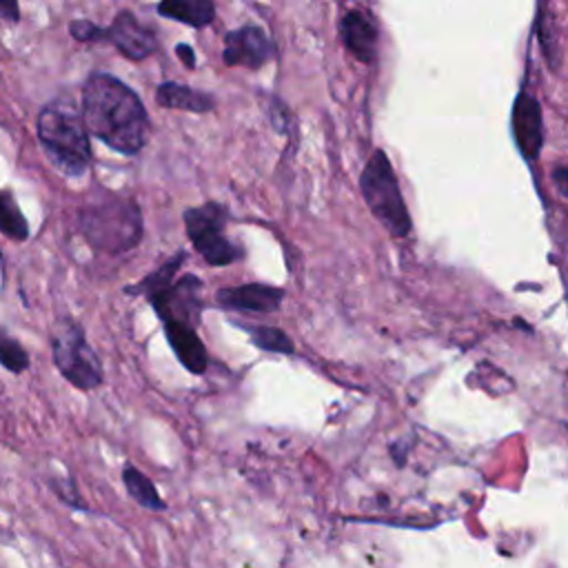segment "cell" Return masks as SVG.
Listing matches in <instances>:
<instances>
[{"mask_svg":"<svg viewBox=\"0 0 568 568\" xmlns=\"http://www.w3.org/2000/svg\"><path fill=\"white\" fill-rule=\"evenodd\" d=\"M182 257H184L182 253L175 255L171 262L162 264L155 273H151L144 282H140L138 286H131L126 291L131 295H135L140 291L153 302L158 315L164 322L166 337H169L175 355L191 373L200 375V373H204L206 359H209L204 344L195 333V324H197V315H200L202 282L195 280L193 275H184L175 284L171 282Z\"/></svg>","mask_w":568,"mask_h":568,"instance_id":"1","label":"cell"},{"mask_svg":"<svg viewBox=\"0 0 568 568\" xmlns=\"http://www.w3.org/2000/svg\"><path fill=\"white\" fill-rule=\"evenodd\" d=\"M82 122L106 146L133 155L149 138V115L133 89L109 73H93L82 89Z\"/></svg>","mask_w":568,"mask_h":568,"instance_id":"2","label":"cell"},{"mask_svg":"<svg viewBox=\"0 0 568 568\" xmlns=\"http://www.w3.org/2000/svg\"><path fill=\"white\" fill-rule=\"evenodd\" d=\"M38 138L53 162L64 175L78 178L91 164L89 133L82 115L69 104H47L38 115Z\"/></svg>","mask_w":568,"mask_h":568,"instance_id":"3","label":"cell"},{"mask_svg":"<svg viewBox=\"0 0 568 568\" xmlns=\"http://www.w3.org/2000/svg\"><path fill=\"white\" fill-rule=\"evenodd\" d=\"M80 231L95 251H129L142 235L140 211L133 200L111 197L80 211Z\"/></svg>","mask_w":568,"mask_h":568,"instance_id":"4","label":"cell"},{"mask_svg":"<svg viewBox=\"0 0 568 568\" xmlns=\"http://www.w3.org/2000/svg\"><path fill=\"white\" fill-rule=\"evenodd\" d=\"M359 189L375 220L393 237H406L410 233L408 209L404 204L393 166L382 149L373 151V155L368 158L359 178Z\"/></svg>","mask_w":568,"mask_h":568,"instance_id":"5","label":"cell"},{"mask_svg":"<svg viewBox=\"0 0 568 568\" xmlns=\"http://www.w3.org/2000/svg\"><path fill=\"white\" fill-rule=\"evenodd\" d=\"M51 355L60 375L80 390L98 388L104 379L102 364L82 326L71 317L58 320L51 331Z\"/></svg>","mask_w":568,"mask_h":568,"instance_id":"6","label":"cell"},{"mask_svg":"<svg viewBox=\"0 0 568 568\" xmlns=\"http://www.w3.org/2000/svg\"><path fill=\"white\" fill-rule=\"evenodd\" d=\"M186 235L195 251L213 266H226L242 257V248L235 246L226 235V209L217 202H206L202 206L189 209L184 213Z\"/></svg>","mask_w":568,"mask_h":568,"instance_id":"7","label":"cell"},{"mask_svg":"<svg viewBox=\"0 0 568 568\" xmlns=\"http://www.w3.org/2000/svg\"><path fill=\"white\" fill-rule=\"evenodd\" d=\"M273 42L264 29L246 24L231 33L224 40V64L226 67H246L260 69L273 58Z\"/></svg>","mask_w":568,"mask_h":568,"instance_id":"8","label":"cell"},{"mask_svg":"<svg viewBox=\"0 0 568 568\" xmlns=\"http://www.w3.org/2000/svg\"><path fill=\"white\" fill-rule=\"evenodd\" d=\"M102 40H109L129 60L149 58L158 49L155 33L138 22L131 11H120L113 22L102 29Z\"/></svg>","mask_w":568,"mask_h":568,"instance_id":"9","label":"cell"},{"mask_svg":"<svg viewBox=\"0 0 568 568\" xmlns=\"http://www.w3.org/2000/svg\"><path fill=\"white\" fill-rule=\"evenodd\" d=\"M284 300V291L277 286H266V284H242V286H231V288H220L217 291V302L224 308L231 311H253V313H273L280 308Z\"/></svg>","mask_w":568,"mask_h":568,"instance_id":"10","label":"cell"},{"mask_svg":"<svg viewBox=\"0 0 568 568\" xmlns=\"http://www.w3.org/2000/svg\"><path fill=\"white\" fill-rule=\"evenodd\" d=\"M513 135L519 151L528 160H535L541 149V109L539 102L528 93H519L515 100Z\"/></svg>","mask_w":568,"mask_h":568,"instance_id":"11","label":"cell"},{"mask_svg":"<svg viewBox=\"0 0 568 568\" xmlns=\"http://www.w3.org/2000/svg\"><path fill=\"white\" fill-rule=\"evenodd\" d=\"M339 33L346 49L359 62H373L377 51V27L364 11H348L339 22Z\"/></svg>","mask_w":568,"mask_h":568,"instance_id":"12","label":"cell"},{"mask_svg":"<svg viewBox=\"0 0 568 568\" xmlns=\"http://www.w3.org/2000/svg\"><path fill=\"white\" fill-rule=\"evenodd\" d=\"M155 100L160 106L184 109V111H193V113L211 111L215 104V100L209 93L195 91V89H191L186 84H178V82L160 84L155 91Z\"/></svg>","mask_w":568,"mask_h":568,"instance_id":"13","label":"cell"},{"mask_svg":"<svg viewBox=\"0 0 568 568\" xmlns=\"http://www.w3.org/2000/svg\"><path fill=\"white\" fill-rule=\"evenodd\" d=\"M158 13L189 27H206L215 18L213 0H162Z\"/></svg>","mask_w":568,"mask_h":568,"instance_id":"14","label":"cell"},{"mask_svg":"<svg viewBox=\"0 0 568 568\" xmlns=\"http://www.w3.org/2000/svg\"><path fill=\"white\" fill-rule=\"evenodd\" d=\"M0 233L16 242L29 237V222L9 189H0Z\"/></svg>","mask_w":568,"mask_h":568,"instance_id":"15","label":"cell"},{"mask_svg":"<svg viewBox=\"0 0 568 568\" xmlns=\"http://www.w3.org/2000/svg\"><path fill=\"white\" fill-rule=\"evenodd\" d=\"M122 481H124L129 495H131L142 508H149V510H164V501H162L160 495L155 493L151 479L144 477L135 466L126 464V466L122 468Z\"/></svg>","mask_w":568,"mask_h":568,"instance_id":"16","label":"cell"},{"mask_svg":"<svg viewBox=\"0 0 568 568\" xmlns=\"http://www.w3.org/2000/svg\"><path fill=\"white\" fill-rule=\"evenodd\" d=\"M257 348L271 353H293V342L288 335L275 326H244Z\"/></svg>","mask_w":568,"mask_h":568,"instance_id":"17","label":"cell"},{"mask_svg":"<svg viewBox=\"0 0 568 568\" xmlns=\"http://www.w3.org/2000/svg\"><path fill=\"white\" fill-rule=\"evenodd\" d=\"M0 364L9 371V373H24L29 368V353L27 348L11 335H7L4 331H0Z\"/></svg>","mask_w":568,"mask_h":568,"instance_id":"18","label":"cell"},{"mask_svg":"<svg viewBox=\"0 0 568 568\" xmlns=\"http://www.w3.org/2000/svg\"><path fill=\"white\" fill-rule=\"evenodd\" d=\"M69 31L75 40L80 42H93V40H102V27L89 22V20H73L69 24Z\"/></svg>","mask_w":568,"mask_h":568,"instance_id":"19","label":"cell"},{"mask_svg":"<svg viewBox=\"0 0 568 568\" xmlns=\"http://www.w3.org/2000/svg\"><path fill=\"white\" fill-rule=\"evenodd\" d=\"M0 20H4V22H18L20 20L18 0H0Z\"/></svg>","mask_w":568,"mask_h":568,"instance_id":"20","label":"cell"},{"mask_svg":"<svg viewBox=\"0 0 568 568\" xmlns=\"http://www.w3.org/2000/svg\"><path fill=\"white\" fill-rule=\"evenodd\" d=\"M175 53H178V58L184 62V67H189V69L195 67V55H193V51H191L189 44H178V47H175Z\"/></svg>","mask_w":568,"mask_h":568,"instance_id":"21","label":"cell"}]
</instances>
